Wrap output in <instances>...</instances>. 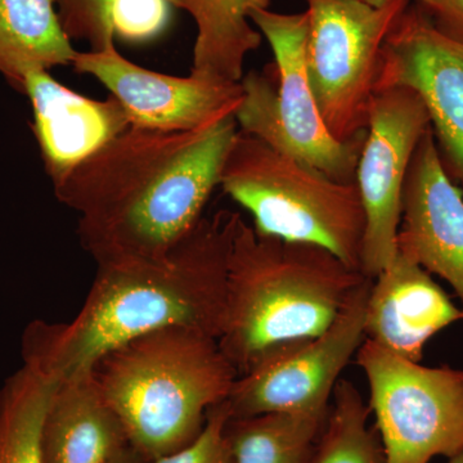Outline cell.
Returning a JSON list of instances; mask_svg holds the SVG:
<instances>
[{"label": "cell", "instance_id": "obj_1", "mask_svg": "<svg viewBox=\"0 0 463 463\" xmlns=\"http://www.w3.org/2000/svg\"><path fill=\"white\" fill-rule=\"evenodd\" d=\"M237 133L234 116L184 132L130 127L54 187L97 265L165 257L203 218Z\"/></svg>", "mask_w": 463, "mask_h": 463}, {"label": "cell", "instance_id": "obj_2", "mask_svg": "<svg viewBox=\"0 0 463 463\" xmlns=\"http://www.w3.org/2000/svg\"><path fill=\"white\" fill-rule=\"evenodd\" d=\"M240 216L230 210L203 216L165 257L99 265L74 321L30 323L24 364L61 381L90 373L111 350L164 328H191L218 339Z\"/></svg>", "mask_w": 463, "mask_h": 463}, {"label": "cell", "instance_id": "obj_3", "mask_svg": "<svg viewBox=\"0 0 463 463\" xmlns=\"http://www.w3.org/2000/svg\"><path fill=\"white\" fill-rule=\"evenodd\" d=\"M364 279L330 250L259 233L240 216L219 346L241 376L265 356L321 335Z\"/></svg>", "mask_w": 463, "mask_h": 463}, {"label": "cell", "instance_id": "obj_4", "mask_svg": "<svg viewBox=\"0 0 463 463\" xmlns=\"http://www.w3.org/2000/svg\"><path fill=\"white\" fill-rule=\"evenodd\" d=\"M130 447L151 463L191 444L227 401L236 368L218 339L169 327L116 347L91 370Z\"/></svg>", "mask_w": 463, "mask_h": 463}, {"label": "cell", "instance_id": "obj_5", "mask_svg": "<svg viewBox=\"0 0 463 463\" xmlns=\"http://www.w3.org/2000/svg\"><path fill=\"white\" fill-rule=\"evenodd\" d=\"M221 185L251 214L259 233L316 243L361 270L365 215L355 183L335 181L239 130Z\"/></svg>", "mask_w": 463, "mask_h": 463}, {"label": "cell", "instance_id": "obj_6", "mask_svg": "<svg viewBox=\"0 0 463 463\" xmlns=\"http://www.w3.org/2000/svg\"><path fill=\"white\" fill-rule=\"evenodd\" d=\"M250 21L270 44L274 63L241 80L243 96L234 118L240 132L304 161L337 182L355 183L365 134L340 142L328 132L307 75L309 17L255 9Z\"/></svg>", "mask_w": 463, "mask_h": 463}, {"label": "cell", "instance_id": "obj_7", "mask_svg": "<svg viewBox=\"0 0 463 463\" xmlns=\"http://www.w3.org/2000/svg\"><path fill=\"white\" fill-rule=\"evenodd\" d=\"M307 75L323 123L334 138L365 134L381 54L411 0L373 7L361 0H306Z\"/></svg>", "mask_w": 463, "mask_h": 463}, {"label": "cell", "instance_id": "obj_8", "mask_svg": "<svg viewBox=\"0 0 463 463\" xmlns=\"http://www.w3.org/2000/svg\"><path fill=\"white\" fill-rule=\"evenodd\" d=\"M386 463H429L463 453V371L426 367L371 340L355 355Z\"/></svg>", "mask_w": 463, "mask_h": 463}, {"label": "cell", "instance_id": "obj_9", "mask_svg": "<svg viewBox=\"0 0 463 463\" xmlns=\"http://www.w3.org/2000/svg\"><path fill=\"white\" fill-rule=\"evenodd\" d=\"M429 129L430 118L416 91L407 87L374 91L355 173L365 215L359 269L367 279H376L397 255L405 178Z\"/></svg>", "mask_w": 463, "mask_h": 463}, {"label": "cell", "instance_id": "obj_10", "mask_svg": "<svg viewBox=\"0 0 463 463\" xmlns=\"http://www.w3.org/2000/svg\"><path fill=\"white\" fill-rule=\"evenodd\" d=\"M373 279H364L318 336L265 356L234 381L232 419L330 404L335 386L364 343L365 310Z\"/></svg>", "mask_w": 463, "mask_h": 463}, {"label": "cell", "instance_id": "obj_11", "mask_svg": "<svg viewBox=\"0 0 463 463\" xmlns=\"http://www.w3.org/2000/svg\"><path fill=\"white\" fill-rule=\"evenodd\" d=\"M392 87L421 97L441 165L463 194V44L439 32L419 5H408L383 44L376 90Z\"/></svg>", "mask_w": 463, "mask_h": 463}, {"label": "cell", "instance_id": "obj_12", "mask_svg": "<svg viewBox=\"0 0 463 463\" xmlns=\"http://www.w3.org/2000/svg\"><path fill=\"white\" fill-rule=\"evenodd\" d=\"M72 66L93 76L123 106L132 127L184 132L234 116L242 85L191 74H158L136 65L115 45L100 52H78Z\"/></svg>", "mask_w": 463, "mask_h": 463}, {"label": "cell", "instance_id": "obj_13", "mask_svg": "<svg viewBox=\"0 0 463 463\" xmlns=\"http://www.w3.org/2000/svg\"><path fill=\"white\" fill-rule=\"evenodd\" d=\"M397 246L449 283L463 310V194L441 165L431 127L405 178Z\"/></svg>", "mask_w": 463, "mask_h": 463}, {"label": "cell", "instance_id": "obj_14", "mask_svg": "<svg viewBox=\"0 0 463 463\" xmlns=\"http://www.w3.org/2000/svg\"><path fill=\"white\" fill-rule=\"evenodd\" d=\"M23 93L32 102L33 134L53 187L132 127L115 97L88 99L58 83L50 71L27 76Z\"/></svg>", "mask_w": 463, "mask_h": 463}, {"label": "cell", "instance_id": "obj_15", "mask_svg": "<svg viewBox=\"0 0 463 463\" xmlns=\"http://www.w3.org/2000/svg\"><path fill=\"white\" fill-rule=\"evenodd\" d=\"M462 319V307L431 274L398 251L373 281L364 335L402 358L421 362L429 340Z\"/></svg>", "mask_w": 463, "mask_h": 463}, {"label": "cell", "instance_id": "obj_16", "mask_svg": "<svg viewBox=\"0 0 463 463\" xmlns=\"http://www.w3.org/2000/svg\"><path fill=\"white\" fill-rule=\"evenodd\" d=\"M130 447L93 373L57 381L42 430L44 463H109Z\"/></svg>", "mask_w": 463, "mask_h": 463}, {"label": "cell", "instance_id": "obj_17", "mask_svg": "<svg viewBox=\"0 0 463 463\" xmlns=\"http://www.w3.org/2000/svg\"><path fill=\"white\" fill-rule=\"evenodd\" d=\"M76 54L54 0H0V74L18 91L30 74L72 65Z\"/></svg>", "mask_w": 463, "mask_h": 463}, {"label": "cell", "instance_id": "obj_18", "mask_svg": "<svg viewBox=\"0 0 463 463\" xmlns=\"http://www.w3.org/2000/svg\"><path fill=\"white\" fill-rule=\"evenodd\" d=\"M188 12L197 26L191 74L240 83L243 63L261 44L250 21L255 9L269 8L270 0H169Z\"/></svg>", "mask_w": 463, "mask_h": 463}, {"label": "cell", "instance_id": "obj_19", "mask_svg": "<svg viewBox=\"0 0 463 463\" xmlns=\"http://www.w3.org/2000/svg\"><path fill=\"white\" fill-rule=\"evenodd\" d=\"M330 404L231 417L227 435L233 463H313Z\"/></svg>", "mask_w": 463, "mask_h": 463}, {"label": "cell", "instance_id": "obj_20", "mask_svg": "<svg viewBox=\"0 0 463 463\" xmlns=\"http://www.w3.org/2000/svg\"><path fill=\"white\" fill-rule=\"evenodd\" d=\"M57 380L32 364L0 389V463H44L42 430Z\"/></svg>", "mask_w": 463, "mask_h": 463}, {"label": "cell", "instance_id": "obj_21", "mask_svg": "<svg viewBox=\"0 0 463 463\" xmlns=\"http://www.w3.org/2000/svg\"><path fill=\"white\" fill-rule=\"evenodd\" d=\"M371 408L352 381L340 379L317 443L313 463H386Z\"/></svg>", "mask_w": 463, "mask_h": 463}, {"label": "cell", "instance_id": "obj_22", "mask_svg": "<svg viewBox=\"0 0 463 463\" xmlns=\"http://www.w3.org/2000/svg\"><path fill=\"white\" fill-rule=\"evenodd\" d=\"M123 0H54L63 32L81 41L90 52L115 45L114 11Z\"/></svg>", "mask_w": 463, "mask_h": 463}, {"label": "cell", "instance_id": "obj_23", "mask_svg": "<svg viewBox=\"0 0 463 463\" xmlns=\"http://www.w3.org/2000/svg\"><path fill=\"white\" fill-rule=\"evenodd\" d=\"M230 420L227 401L214 405L207 413L205 426L199 437L182 449L151 463H233L227 435Z\"/></svg>", "mask_w": 463, "mask_h": 463}, {"label": "cell", "instance_id": "obj_24", "mask_svg": "<svg viewBox=\"0 0 463 463\" xmlns=\"http://www.w3.org/2000/svg\"><path fill=\"white\" fill-rule=\"evenodd\" d=\"M169 0H123L114 11L115 36L146 41L156 35L169 20Z\"/></svg>", "mask_w": 463, "mask_h": 463}, {"label": "cell", "instance_id": "obj_25", "mask_svg": "<svg viewBox=\"0 0 463 463\" xmlns=\"http://www.w3.org/2000/svg\"><path fill=\"white\" fill-rule=\"evenodd\" d=\"M439 32L463 44V0H417Z\"/></svg>", "mask_w": 463, "mask_h": 463}, {"label": "cell", "instance_id": "obj_26", "mask_svg": "<svg viewBox=\"0 0 463 463\" xmlns=\"http://www.w3.org/2000/svg\"><path fill=\"white\" fill-rule=\"evenodd\" d=\"M145 459L142 458L136 450L133 449L132 447H128L127 449H124L120 455L115 457L112 461L109 463H146Z\"/></svg>", "mask_w": 463, "mask_h": 463}, {"label": "cell", "instance_id": "obj_27", "mask_svg": "<svg viewBox=\"0 0 463 463\" xmlns=\"http://www.w3.org/2000/svg\"><path fill=\"white\" fill-rule=\"evenodd\" d=\"M361 2L365 3V5H373V7H383V5H389L392 0H361Z\"/></svg>", "mask_w": 463, "mask_h": 463}, {"label": "cell", "instance_id": "obj_28", "mask_svg": "<svg viewBox=\"0 0 463 463\" xmlns=\"http://www.w3.org/2000/svg\"><path fill=\"white\" fill-rule=\"evenodd\" d=\"M448 463H463V453L462 455L453 457V458H449Z\"/></svg>", "mask_w": 463, "mask_h": 463}]
</instances>
